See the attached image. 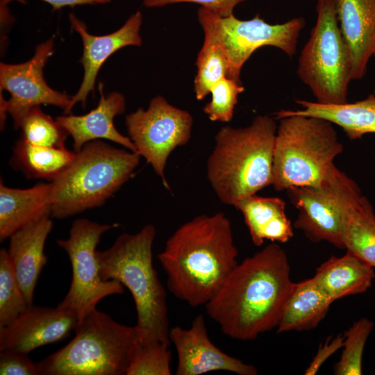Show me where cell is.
<instances>
[{
  "instance_id": "obj_11",
  "label": "cell",
  "mask_w": 375,
  "mask_h": 375,
  "mask_svg": "<svg viewBox=\"0 0 375 375\" xmlns=\"http://www.w3.org/2000/svg\"><path fill=\"white\" fill-rule=\"evenodd\" d=\"M112 227L78 218L73 222L69 237L57 240V244L67 253L72 269L69 289L57 307L74 312L78 322L96 308L101 299L124 291V286L118 281L101 277L96 256L101 236Z\"/></svg>"
},
{
  "instance_id": "obj_32",
  "label": "cell",
  "mask_w": 375,
  "mask_h": 375,
  "mask_svg": "<svg viewBox=\"0 0 375 375\" xmlns=\"http://www.w3.org/2000/svg\"><path fill=\"white\" fill-rule=\"evenodd\" d=\"M244 88L240 81L223 77L210 89L211 100L203 108V112L212 122H228L231 120L238 96Z\"/></svg>"
},
{
  "instance_id": "obj_5",
  "label": "cell",
  "mask_w": 375,
  "mask_h": 375,
  "mask_svg": "<svg viewBox=\"0 0 375 375\" xmlns=\"http://www.w3.org/2000/svg\"><path fill=\"white\" fill-rule=\"evenodd\" d=\"M51 183V216L63 219L99 207L133 176L138 153L100 140L86 143Z\"/></svg>"
},
{
  "instance_id": "obj_30",
  "label": "cell",
  "mask_w": 375,
  "mask_h": 375,
  "mask_svg": "<svg viewBox=\"0 0 375 375\" xmlns=\"http://www.w3.org/2000/svg\"><path fill=\"white\" fill-rule=\"evenodd\" d=\"M374 328V322L363 317L354 322L344 335L343 351L334 365L337 375L362 374V358L367 340Z\"/></svg>"
},
{
  "instance_id": "obj_22",
  "label": "cell",
  "mask_w": 375,
  "mask_h": 375,
  "mask_svg": "<svg viewBox=\"0 0 375 375\" xmlns=\"http://www.w3.org/2000/svg\"><path fill=\"white\" fill-rule=\"evenodd\" d=\"M313 278L333 301L362 294L375 278L374 267L347 252L341 257L331 256L316 269Z\"/></svg>"
},
{
  "instance_id": "obj_27",
  "label": "cell",
  "mask_w": 375,
  "mask_h": 375,
  "mask_svg": "<svg viewBox=\"0 0 375 375\" xmlns=\"http://www.w3.org/2000/svg\"><path fill=\"white\" fill-rule=\"evenodd\" d=\"M197 74L194 90L197 100L203 99L209 93L211 86L229 75L227 58L216 40L208 33H204V41L196 62Z\"/></svg>"
},
{
  "instance_id": "obj_29",
  "label": "cell",
  "mask_w": 375,
  "mask_h": 375,
  "mask_svg": "<svg viewBox=\"0 0 375 375\" xmlns=\"http://www.w3.org/2000/svg\"><path fill=\"white\" fill-rule=\"evenodd\" d=\"M17 128H21L22 138L38 146L65 148L68 133L49 115L37 106L29 110L22 118Z\"/></svg>"
},
{
  "instance_id": "obj_24",
  "label": "cell",
  "mask_w": 375,
  "mask_h": 375,
  "mask_svg": "<svg viewBox=\"0 0 375 375\" xmlns=\"http://www.w3.org/2000/svg\"><path fill=\"white\" fill-rule=\"evenodd\" d=\"M301 109L291 112L323 118L342 128L350 140L361 138L365 134L375 133V96L353 103L322 104L306 100H296Z\"/></svg>"
},
{
  "instance_id": "obj_15",
  "label": "cell",
  "mask_w": 375,
  "mask_h": 375,
  "mask_svg": "<svg viewBox=\"0 0 375 375\" xmlns=\"http://www.w3.org/2000/svg\"><path fill=\"white\" fill-rule=\"evenodd\" d=\"M78 322L72 311L29 306L10 324L0 328V351L28 354L41 346L65 339Z\"/></svg>"
},
{
  "instance_id": "obj_19",
  "label": "cell",
  "mask_w": 375,
  "mask_h": 375,
  "mask_svg": "<svg viewBox=\"0 0 375 375\" xmlns=\"http://www.w3.org/2000/svg\"><path fill=\"white\" fill-rule=\"evenodd\" d=\"M49 217L18 230L9 238L7 251L28 306L33 305L38 277L47 262L44 244L53 225Z\"/></svg>"
},
{
  "instance_id": "obj_4",
  "label": "cell",
  "mask_w": 375,
  "mask_h": 375,
  "mask_svg": "<svg viewBox=\"0 0 375 375\" xmlns=\"http://www.w3.org/2000/svg\"><path fill=\"white\" fill-rule=\"evenodd\" d=\"M156 233L151 224L135 234L124 233L109 249L97 250L96 256L101 277L117 280L131 292L140 342H161L169 345L166 292L153 265Z\"/></svg>"
},
{
  "instance_id": "obj_9",
  "label": "cell",
  "mask_w": 375,
  "mask_h": 375,
  "mask_svg": "<svg viewBox=\"0 0 375 375\" xmlns=\"http://www.w3.org/2000/svg\"><path fill=\"white\" fill-rule=\"evenodd\" d=\"M198 21L204 33L212 36L224 51L229 65L228 78L240 81L242 66L258 48L272 46L292 57L297 52L301 31L305 26L303 17H295L283 24H271L259 15L241 20L233 15H216L201 7Z\"/></svg>"
},
{
  "instance_id": "obj_21",
  "label": "cell",
  "mask_w": 375,
  "mask_h": 375,
  "mask_svg": "<svg viewBox=\"0 0 375 375\" xmlns=\"http://www.w3.org/2000/svg\"><path fill=\"white\" fill-rule=\"evenodd\" d=\"M243 215L251 240L284 243L293 237V226L285 213V202L278 197H247L233 206Z\"/></svg>"
},
{
  "instance_id": "obj_1",
  "label": "cell",
  "mask_w": 375,
  "mask_h": 375,
  "mask_svg": "<svg viewBox=\"0 0 375 375\" xmlns=\"http://www.w3.org/2000/svg\"><path fill=\"white\" fill-rule=\"evenodd\" d=\"M292 285L287 254L272 242L238 263L206 313L229 338L253 340L277 326Z\"/></svg>"
},
{
  "instance_id": "obj_33",
  "label": "cell",
  "mask_w": 375,
  "mask_h": 375,
  "mask_svg": "<svg viewBox=\"0 0 375 375\" xmlns=\"http://www.w3.org/2000/svg\"><path fill=\"white\" fill-rule=\"evenodd\" d=\"M0 374L38 375L39 371L27 353L6 350L0 351Z\"/></svg>"
},
{
  "instance_id": "obj_12",
  "label": "cell",
  "mask_w": 375,
  "mask_h": 375,
  "mask_svg": "<svg viewBox=\"0 0 375 375\" xmlns=\"http://www.w3.org/2000/svg\"><path fill=\"white\" fill-rule=\"evenodd\" d=\"M125 124L138 153L151 165L169 189L165 166L172 151L186 144L191 138L193 119L190 113L157 96L147 110L140 108L127 115Z\"/></svg>"
},
{
  "instance_id": "obj_35",
  "label": "cell",
  "mask_w": 375,
  "mask_h": 375,
  "mask_svg": "<svg viewBox=\"0 0 375 375\" xmlns=\"http://www.w3.org/2000/svg\"><path fill=\"white\" fill-rule=\"evenodd\" d=\"M344 336L340 335L332 338H328L326 342L319 347L315 356L305 370L306 375L315 374L325 361L335 353L338 350L342 348Z\"/></svg>"
},
{
  "instance_id": "obj_34",
  "label": "cell",
  "mask_w": 375,
  "mask_h": 375,
  "mask_svg": "<svg viewBox=\"0 0 375 375\" xmlns=\"http://www.w3.org/2000/svg\"><path fill=\"white\" fill-rule=\"evenodd\" d=\"M245 0H144L143 4L148 8H156L178 3H194L200 4L212 13L228 17L233 15L237 5Z\"/></svg>"
},
{
  "instance_id": "obj_31",
  "label": "cell",
  "mask_w": 375,
  "mask_h": 375,
  "mask_svg": "<svg viewBox=\"0 0 375 375\" xmlns=\"http://www.w3.org/2000/svg\"><path fill=\"white\" fill-rule=\"evenodd\" d=\"M169 346L161 342H139L126 375H170L172 355Z\"/></svg>"
},
{
  "instance_id": "obj_18",
  "label": "cell",
  "mask_w": 375,
  "mask_h": 375,
  "mask_svg": "<svg viewBox=\"0 0 375 375\" xmlns=\"http://www.w3.org/2000/svg\"><path fill=\"white\" fill-rule=\"evenodd\" d=\"M339 25L349 47L352 80L362 78L375 50V0H334Z\"/></svg>"
},
{
  "instance_id": "obj_23",
  "label": "cell",
  "mask_w": 375,
  "mask_h": 375,
  "mask_svg": "<svg viewBox=\"0 0 375 375\" xmlns=\"http://www.w3.org/2000/svg\"><path fill=\"white\" fill-rule=\"evenodd\" d=\"M333 302L313 277L293 283L276 326L277 332L301 331L317 327Z\"/></svg>"
},
{
  "instance_id": "obj_20",
  "label": "cell",
  "mask_w": 375,
  "mask_h": 375,
  "mask_svg": "<svg viewBox=\"0 0 375 375\" xmlns=\"http://www.w3.org/2000/svg\"><path fill=\"white\" fill-rule=\"evenodd\" d=\"M51 183L26 189L0 183V241L41 218L51 215Z\"/></svg>"
},
{
  "instance_id": "obj_7",
  "label": "cell",
  "mask_w": 375,
  "mask_h": 375,
  "mask_svg": "<svg viewBox=\"0 0 375 375\" xmlns=\"http://www.w3.org/2000/svg\"><path fill=\"white\" fill-rule=\"evenodd\" d=\"M64 347L36 362L39 374L126 375L139 344L138 330L96 308L75 329Z\"/></svg>"
},
{
  "instance_id": "obj_13",
  "label": "cell",
  "mask_w": 375,
  "mask_h": 375,
  "mask_svg": "<svg viewBox=\"0 0 375 375\" xmlns=\"http://www.w3.org/2000/svg\"><path fill=\"white\" fill-rule=\"evenodd\" d=\"M53 38L40 43L35 48L33 56L21 64L0 65L1 90H7L11 95L5 100L1 95V126H4L6 113L13 120L17 129L19 122L31 108L40 105H53L64 110L65 115L71 112L72 97L56 91L46 83L43 68L53 53Z\"/></svg>"
},
{
  "instance_id": "obj_8",
  "label": "cell",
  "mask_w": 375,
  "mask_h": 375,
  "mask_svg": "<svg viewBox=\"0 0 375 375\" xmlns=\"http://www.w3.org/2000/svg\"><path fill=\"white\" fill-rule=\"evenodd\" d=\"M315 25L303 47L297 73L317 103L333 105L347 102L352 80L351 54L342 34L334 0H317Z\"/></svg>"
},
{
  "instance_id": "obj_10",
  "label": "cell",
  "mask_w": 375,
  "mask_h": 375,
  "mask_svg": "<svg viewBox=\"0 0 375 375\" xmlns=\"http://www.w3.org/2000/svg\"><path fill=\"white\" fill-rule=\"evenodd\" d=\"M361 192L356 182L335 165L319 185L287 190L291 203L299 212L294 227L314 242L324 241L344 249L345 214Z\"/></svg>"
},
{
  "instance_id": "obj_6",
  "label": "cell",
  "mask_w": 375,
  "mask_h": 375,
  "mask_svg": "<svg viewBox=\"0 0 375 375\" xmlns=\"http://www.w3.org/2000/svg\"><path fill=\"white\" fill-rule=\"evenodd\" d=\"M273 158L272 185L276 190L319 185L344 147L331 122L281 110Z\"/></svg>"
},
{
  "instance_id": "obj_25",
  "label": "cell",
  "mask_w": 375,
  "mask_h": 375,
  "mask_svg": "<svg viewBox=\"0 0 375 375\" xmlns=\"http://www.w3.org/2000/svg\"><path fill=\"white\" fill-rule=\"evenodd\" d=\"M344 249L375 267V213L361 192L348 207L342 231Z\"/></svg>"
},
{
  "instance_id": "obj_16",
  "label": "cell",
  "mask_w": 375,
  "mask_h": 375,
  "mask_svg": "<svg viewBox=\"0 0 375 375\" xmlns=\"http://www.w3.org/2000/svg\"><path fill=\"white\" fill-rule=\"evenodd\" d=\"M69 19L72 28L80 35L83 44V53L80 62L84 69V76L78 90L72 96V110L78 102L85 108L89 93L94 91L101 67L112 54L127 46H141L140 30L142 15L140 11H137L119 29L105 35L90 34L86 25L73 13L69 14Z\"/></svg>"
},
{
  "instance_id": "obj_26",
  "label": "cell",
  "mask_w": 375,
  "mask_h": 375,
  "mask_svg": "<svg viewBox=\"0 0 375 375\" xmlns=\"http://www.w3.org/2000/svg\"><path fill=\"white\" fill-rule=\"evenodd\" d=\"M76 153L66 147H41L21 138L13 148L10 164L27 178L51 182L72 162Z\"/></svg>"
},
{
  "instance_id": "obj_37",
  "label": "cell",
  "mask_w": 375,
  "mask_h": 375,
  "mask_svg": "<svg viewBox=\"0 0 375 375\" xmlns=\"http://www.w3.org/2000/svg\"><path fill=\"white\" fill-rule=\"evenodd\" d=\"M373 56H374L375 57V50H374V54H373Z\"/></svg>"
},
{
  "instance_id": "obj_36",
  "label": "cell",
  "mask_w": 375,
  "mask_h": 375,
  "mask_svg": "<svg viewBox=\"0 0 375 375\" xmlns=\"http://www.w3.org/2000/svg\"><path fill=\"white\" fill-rule=\"evenodd\" d=\"M15 0H1V6H6L8 3ZM21 2H24V0H16ZM49 3L53 10H59L62 7L71 6L74 7L78 5L84 4H97V3H107L111 0H42Z\"/></svg>"
},
{
  "instance_id": "obj_14",
  "label": "cell",
  "mask_w": 375,
  "mask_h": 375,
  "mask_svg": "<svg viewBox=\"0 0 375 375\" xmlns=\"http://www.w3.org/2000/svg\"><path fill=\"white\" fill-rule=\"evenodd\" d=\"M169 338L177 352V375H200L219 370L240 375L258 374L256 367L223 352L211 342L202 315H197L188 328H171Z\"/></svg>"
},
{
  "instance_id": "obj_28",
  "label": "cell",
  "mask_w": 375,
  "mask_h": 375,
  "mask_svg": "<svg viewBox=\"0 0 375 375\" xmlns=\"http://www.w3.org/2000/svg\"><path fill=\"white\" fill-rule=\"evenodd\" d=\"M7 249L0 251V328L10 324L28 307Z\"/></svg>"
},
{
  "instance_id": "obj_3",
  "label": "cell",
  "mask_w": 375,
  "mask_h": 375,
  "mask_svg": "<svg viewBox=\"0 0 375 375\" xmlns=\"http://www.w3.org/2000/svg\"><path fill=\"white\" fill-rule=\"evenodd\" d=\"M277 126L258 115L244 128L222 127L207 161V178L219 199L234 206L272 185Z\"/></svg>"
},
{
  "instance_id": "obj_17",
  "label": "cell",
  "mask_w": 375,
  "mask_h": 375,
  "mask_svg": "<svg viewBox=\"0 0 375 375\" xmlns=\"http://www.w3.org/2000/svg\"><path fill=\"white\" fill-rule=\"evenodd\" d=\"M99 88L101 97L94 109L83 115L58 116L56 120L72 138L75 152L89 142L105 139L138 153L132 140L121 134L114 124L115 117L125 110L124 97L117 92H112L106 97L101 83Z\"/></svg>"
},
{
  "instance_id": "obj_2",
  "label": "cell",
  "mask_w": 375,
  "mask_h": 375,
  "mask_svg": "<svg viewBox=\"0 0 375 375\" xmlns=\"http://www.w3.org/2000/svg\"><path fill=\"white\" fill-rule=\"evenodd\" d=\"M232 226L223 213L201 215L180 226L158 256L172 294L206 306L238 265Z\"/></svg>"
}]
</instances>
